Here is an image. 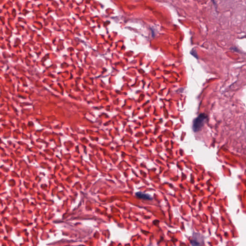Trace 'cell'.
<instances>
[{
	"label": "cell",
	"mask_w": 246,
	"mask_h": 246,
	"mask_svg": "<svg viewBox=\"0 0 246 246\" xmlns=\"http://www.w3.org/2000/svg\"><path fill=\"white\" fill-rule=\"evenodd\" d=\"M206 118V115L204 113H202L199 115V116L195 119L193 122V129L194 131L198 132L200 130L202 127H203Z\"/></svg>",
	"instance_id": "1"
},
{
	"label": "cell",
	"mask_w": 246,
	"mask_h": 246,
	"mask_svg": "<svg viewBox=\"0 0 246 246\" xmlns=\"http://www.w3.org/2000/svg\"><path fill=\"white\" fill-rule=\"evenodd\" d=\"M136 195L138 198H141V199L148 200H152V198L151 197V196L149 194H145V193L142 192H137Z\"/></svg>",
	"instance_id": "2"
}]
</instances>
